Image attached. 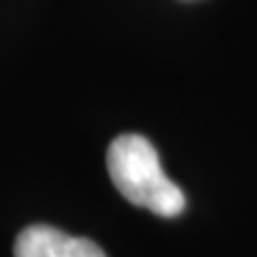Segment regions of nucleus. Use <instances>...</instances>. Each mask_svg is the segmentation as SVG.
<instances>
[{"instance_id":"obj_1","label":"nucleus","mask_w":257,"mask_h":257,"mask_svg":"<svg viewBox=\"0 0 257 257\" xmlns=\"http://www.w3.org/2000/svg\"><path fill=\"white\" fill-rule=\"evenodd\" d=\"M107 172L117 191L131 205L160 217H176L186 210V195L165 174L155 146L138 134H121L107 148Z\"/></svg>"},{"instance_id":"obj_2","label":"nucleus","mask_w":257,"mask_h":257,"mask_svg":"<svg viewBox=\"0 0 257 257\" xmlns=\"http://www.w3.org/2000/svg\"><path fill=\"white\" fill-rule=\"evenodd\" d=\"M15 257H107L100 245L88 238H76L55 226L34 224L15 240Z\"/></svg>"}]
</instances>
